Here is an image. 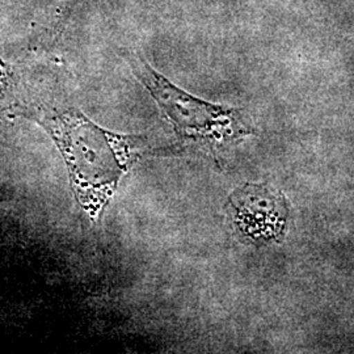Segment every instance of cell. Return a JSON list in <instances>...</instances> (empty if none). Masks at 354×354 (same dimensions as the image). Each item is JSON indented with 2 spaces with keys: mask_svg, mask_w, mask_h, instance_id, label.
<instances>
[{
  "mask_svg": "<svg viewBox=\"0 0 354 354\" xmlns=\"http://www.w3.org/2000/svg\"><path fill=\"white\" fill-rule=\"evenodd\" d=\"M129 62L178 140L205 145L213 150L252 134L239 111L203 102L178 88L140 55L130 57Z\"/></svg>",
  "mask_w": 354,
  "mask_h": 354,
  "instance_id": "2",
  "label": "cell"
},
{
  "mask_svg": "<svg viewBox=\"0 0 354 354\" xmlns=\"http://www.w3.org/2000/svg\"><path fill=\"white\" fill-rule=\"evenodd\" d=\"M235 225L250 239L273 241L285 226L286 207L279 196L256 184H245L230 196Z\"/></svg>",
  "mask_w": 354,
  "mask_h": 354,
  "instance_id": "3",
  "label": "cell"
},
{
  "mask_svg": "<svg viewBox=\"0 0 354 354\" xmlns=\"http://www.w3.org/2000/svg\"><path fill=\"white\" fill-rule=\"evenodd\" d=\"M35 118L64 158L76 203L97 223L120 181L138 162L143 137L106 130L75 108L44 109Z\"/></svg>",
  "mask_w": 354,
  "mask_h": 354,
  "instance_id": "1",
  "label": "cell"
}]
</instances>
